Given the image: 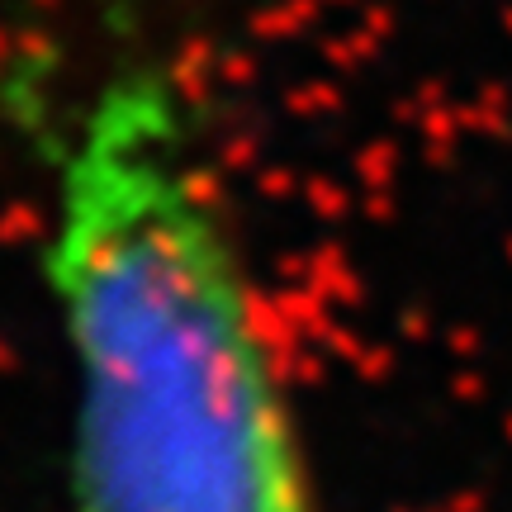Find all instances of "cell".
Wrapping results in <instances>:
<instances>
[{
  "mask_svg": "<svg viewBox=\"0 0 512 512\" xmlns=\"http://www.w3.org/2000/svg\"><path fill=\"white\" fill-rule=\"evenodd\" d=\"M72 512H328L204 114L110 53L43 119V247Z\"/></svg>",
  "mask_w": 512,
  "mask_h": 512,
  "instance_id": "obj_1",
  "label": "cell"
}]
</instances>
